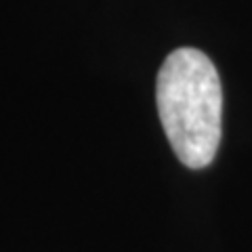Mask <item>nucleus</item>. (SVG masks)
Segmentation results:
<instances>
[{
	"label": "nucleus",
	"instance_id": "f257e3e1",
	"mask_svg": "<svg viewBox=\"0 0 252 252\" xmlns=\"http://www.w3.org/2000/svg\"><path fill=\"white\" fill-rule=\"evenodd\" d=\"M156 101L175 156L187 168L208 166L223 120V89L212 61L189 46L172 51L158 72Z\"/></svg>",
	"mask_w": 252,
	"mask_h": 252
}]
</instances>
